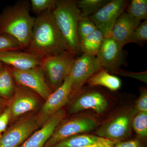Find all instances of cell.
Here are the masks:
<instances>
[{"instance_id": "cell-1", "label": "cell", "mask_w": 147, "mask_h": 147, "mask_svg": "<svg viewBox=\"0 0 147 147\" xmlns=\"http://www.w3.org/2000/svg\"><path fill=\"white\" fill-rule=\"evenodd\" d=\"M24 51L40 59L52 55L70 53L56 25L52 10L42 12L35 18L30 43Z\"/></svg>"}, {"instance_id": "cell-2", "label": "cell", "mask_w": 147, "mask_h": 147, "mask_svg": "<svg viewBox=\"0 0 147 147\" xmlns=\"http://www.w3.org/2000/svg\"><path fill=\"white\" fill-rule=\"evenodd\" d=\"M35 19L30 14V3L18 2L0 14V34L12 37L24 50L30 43Z\"/></svg>"}, {"instance_id": "cell-3", "label": "cell", "mask_w": 147, "mask_h": 147, "mask_svg": "<svg viewBox=\"0 0 147 147\" xmlns=\"http://www.w3.org/2000/svg\"><path fill=\"white\" fill-rule=\"evenodd\" d=\"M53 17L69 52L74 56L81 52L77 28L81 11L76 1L56 0L55 7L52 10Z\"/></svg>"}, {"instance_id": "cell-4", "label": "cell", "mask_w": 147, "mask_h": 147, "mask_svg": "<svg viewBox=\"0 0 147 147\" xmlns=\"http://www.w3.org/2000/svg\"><path fill=\"white\" fill-rule=\"evenodd\" d=\"M136 114L134 105L117 109L104 121L92 134L112 142H119L130 139L132 122Z\"/></svg>"}, {"instance_id": "cell-5", "label": "cell", "mask_w": 147, "mask_h": 147, "mask_svg": "<svg viewBox=\"0 0 147 147\" xmlns=\"http://www.w3.org/2000/svg\"><path fill=\"white\" fill-rule=\"evenodd\" d=\"M65 118L55 129L53 135L43 147H53L55 145L74 135L89 134L94 131L101 124L100 116L92 112H82Z\"/></svg>"}, {"instance_id": "cell-6", "label": "cell", "mask_w": 147, "mask_h": 147, "mask_svg": "<svg viewBox=\"0 0 147 147\" xmlns=\"http://www.w3.org/2000/svg\"><path fill=\"white\" fill-rule=\"evenodd\" d=\"M75 59L74 55L67 53L48 56L40 60L39 66L52 92L60 86L69 75Z\"/></svg>"}, {"instance_id": "cell-7", "label": "cell", "mask_w": 147, "mask_h": 147, "mask_svg": "<svg viewBox=\"0 0 147 147\" xmlns=\"http://www.w3.org/2000/svg\"><path fill=\"white\" fill-rule=\"evenodd\" d=\"M82 89L74 98L68 110L69 115H73L91 110L100 116L107 112L110 108L109 98L104 92L95 87Z\"/></svg>"}, {"instance_id": "cell-8", "label": "cell", "mask_w": 147, "mask_h": 147, "mask_svg": "<svg viewBox=\"0 0 147 147\" xmlns=\"http://www.w3.org/2000/svg\"><path fill=\"white\" fill-rule=\"evenodd\" d=\"M101 69L96 56L83 54L76 58L69 74L71 80L70 98L75 97L90 77Z\"/></svg>"}, {"instance_id": "cell-9", "label": "cell", "mask_w": 147, "mask_h": 147, "mask_svg": "<svg viewBox=\"0 0 147 147\" xmlns=\"http://www.w3.org/2000/svg\"><path fill=\"white\" fill-rule=\"evenodd\" d=\"M127 5L128 2L125 0H110L88 18L94 23L105 38L110 37L116 21Z\"/></svg>"}, {"instance_id": "cell-10", "label": "cell", "mask_w": 147, "mask_h": 147, "mask_svg": "<svg viewBox=\"0 0 147 147\" xmlns=\"http://www.w3.org/2000/svg\"><path fill=\"white\" fill-rule=\"evenodd\" d=\"M40 127L36 116L21 119L1 135L0 147H20Z\"/></svg>"}, {"instance_id": "cell-11", "label": "cell", "mask_w": 147, "mask_h": 147, "mask_svg": "<svg viewBox=\"0 0 147 147\" xmlns=\"http://www.w3.org/2000/svg\"><path fill=\"white\" fill-rule=\"evenodd\" d=\"M10 68L13 79L18 85L31 90L45 100L52 93L39 65L26 70Z\"/></svg>"}, {"instance_id": "cell-12", "label": "cell", "mask_w": 147, "mask_h": 147, "mask_svg": "<svg viewBox=\"0 0 147 147\" xmlns=\"http://www.w3.org/2000/svg\"><path fill=\"white\" fill-rule=\"evenodd\" d=\"M71 92V80L69 75L60 86L47 98L41 110L36 116L40 126H42L51 116L67 104L70 99Z\"/></svg>"}, {"instance_id": "cell-13", "label": "cell", "mask_w": 147, "mask_h": 147, "mask_svg": "<svg viewBox=\"0 0 147 147\" xmlns=\"http://www.w3.org/2000/svg\"><path fill=\"white\" fill-rule=\"evenodd\" d=\"M123 47L113 38H105L96 59L102 69L113 73L125 63Z\"/></svg>"}, {"instance_id": "cell-14", "label": "cell", "mask_w": 147, "mask_h": 147, "mask_svg": "<svg viewBox=\"0 0 147 147\" xmlns=\"http://www.w3.org/2000/svg\"><path fill=\"white\" fill-rule=\"evenodd\" d=\"M11 99L8 108L11 120L34 110L38 105V98L32 91L18 85Z\"/></svg>"}, {"instance_id": "cell-15", "label": "cell", "mask_w": 147, "mask_h": 147, "mask_svg": "<svg viewBox=\"0 0 147 147\" xmlns=\"http://www.w3.org/2000/svg\"><path fill=\"white\" fill-rule=\"evenodd\" d=\"M65 110L61 109L51 116L38 130L32 133L20 147H43L55 129L65 118Z\"/></svg>"}, {"instance_id": "cell-16", "label": "cell", "mask_w": 147, "mask_h": 147, "mask_svg": "<svg viewBox=\"0 0 147 147\" xmlns=\"http://www.w3.org/2000/svg\"><path fill=\"white\" fill-rule=\"evenodd\" d=\"M40 60L30 53L20 50L0 53V62L18 70H26L38 66Z\"/></svg>"}, {"instance_id": "cell-17", "label": "cell", "mask_w": 147, "mask_h": 147, "mask_svg": "<svg viewBox=\"0 0 147 147\" xmlns=\"http://www.w3.org/2000/svg\"><path fill=\"white\" fill-rule=\"evenodd\" d=\"M141 23L124 11L116 21L111 33V37L123 47L131 43L134 30Z\"/></svg>"}, {"instance_id": "cell-18", "label": "cell", "mask_w": 147, "mask_h": 147, "mask_svg": "<svg viewBox=\"0 0 147 147\" xmlns=\"http://www.w3.org/2000/svg\"><path fill=\"white\" fill-rule=\"evenodd\" d=\"M86 83L90 87L102 86L113 91L119 89L121 86L119 78L102 69L90 77Z\"/></svg>"}, {"instance_id": "cell-19", "label": "cell", "mask_w": 147, "mask_h": 147, "mask_svg": "<svg viewBox=\"0 0 147 147\" xmlns=\"http://www.w3.org/2000/svg\"><path fill=\"white\" fill-rule=\"evenodd\" d=\"M109 140L93 134L74 135L58 143L53 147H86L104 143Z\"/></svg>"}, {"instance_id": "cell-20", "label": "cell", "mask_w": 147, "mask_h": 147, "mask_svg": "<svg viewBox=\"0 0 147 147\" xmlns=\"http://www.w3.org/2000/svg\"><path fill=\"white\" fill-rule=\"evenodd\" d=\"M105 37L99 30L83 38L79 42L80 50L83 54L96 56L100 50Z\"/></svg>"}, {"instance_id": "cell-21", "label": "cell", "mask_w": 147, "mask_h": 147, "mask_svg": "<svg viewBox=\"0 0 147 147\" xmlns=\"http://www.w3.org/2000/svg\"><path fill=\"white\" fill-rule=\"evenodd\" d=\"M14 80L9 67L4 65L0 72V97L10 99L15 91Z\"/></svg>"}, {"instance_id": "cell-22", "label": "cell", "mask_w": 147, "mask_h": 147, "mask_svg": "<svg viewBox=\"0 0 147 147\" xmlns=\"http://www.w3.org/2000/svg\"><path fill=\"white\" fill-rule=\"evenodd\" d=\"M110 0H79L76 5L81 11L82 17H88L95 13Z\"/></svg>"}, {"instance_id": "cell-23", "label": "cell", "mask_w": 147, "mask_h": 147, "mask_svg": "<svg viewBox=\"0 0 147 147\" xmlns=\"http://www.w3.org/2000/svg\"><path fill=\"white\" fill-rule=\"evenodd\" d=\"M126 12L138 21L146 20L147 0H131L127 7Z\"/></svg>"}, {"instance_id": "cell-24", "label": "cell", "mask_w": 147, "mask_h": 147, "mask_svg": "<svg viewBox=\"0 0 147 147\" xmlns=\"http://www.w3.org/2000/svg\"><path fill=\"white\" fill-rule=\"evenodd\" d=\"M132 127L137 136L144 139L147 137V112H140L134 115Z\"/></svg>"}, {"instance_id": "cell-25", "label": "cell", "mask_w": 147, "mask_h": 147, "mask_svg": "<svg viewBox=\"0 0 147 147\" xmlns=\"http://www.w3.org/2000/svg\"><path fill=\"white\" fill-rule=\"evenodd\" d=\"M97 29L94 23L88 17H82L79 20L77 28V34L79 42Z\"/></svg>"}, {"instance_id": "cell-26", "label": "cell", "mask_w": 147, "mask_h": 147, "mask_svg": "<svg viewBox=\"0 0 147 147\" xmlns=\"http://www.w3.org/2000/svg\"><path fill=\"white\" fill-rule=\"evenodd\" d=\"M30 1L33 12L39 14L47 10H53L56 0H31Z\"/></svg>"}, {"instance_id": "cell-27", "label": "cell", "mask_w": 147, "mask_h": 147, "mask_svg": "<svg viewBox=\"0 0 147 147\" xmlns=\"http://www.w3.org/2000/svg\"><path fill=\"white\" fill-rule=\"evenodd\" d=\"M13 50H22L17 40L8 35L0 34V53Z\"/></svg>"}, {"instance_id": "cell-28", "label": "cell", "mask_w": 147, "mask_h": 147, "mask_svg": "<svg viewBox=\"0 0 147 147\" xmlns=\"http://www.w3.org/2000/svg\"><path fill=\"white\" fill-rule=\"evenodd\" d=\"M147 40V20L140 23L134 30L131 42L142 43Z\"/></svg>"}, {"instance_id": "cell-29", "label": "cell", "mask_w": 147, "mask_h": 147, "mask_svg": "<svg viewBox=\"0 0 147 147\" xmlns=\"http://www.w3.org/2000/svg\"><path fill=\"white\" fill-rule=\"evenodd\" d=\"M140 95L134 105L135 113L147 112V90L144 87L139 89Z\"/></svg>"}, {"instance_id": "cell-30", "label": "cell", "mask_w": 147, "mask_h": 147, "mask_svg": "<svg viewBox=\"0 0 147 147\" xmlns=\"http://www.w3.org/2000/svg\"><path fill=\"white\" fill-rule=\"evenodd\" d=\"M114 147H147V139L138 136L117 143Z\"/></svg>"}, {"instance_id": "cell-31", "label": "cell", "mask_w": 147, "mask_h": 147, "mask_svg": "<svg viewBox=\"0 0 147 147\" xmlns=\"http://www.w3.org/2000/svg\"><path fill=\"white\" fill-rule=\"evenodd\" d=\"M113 73L122 76H127L138 79L146 84H147V71L141 72H133L127 71L123 69L119 68L114 71Z\"/></svg>"}, {"instance_id": "cell-32", "label": "cell", "mask_w": 147, "mask_h": 147, "mask_svg": "<svg viewBox=\"0 0 147 147\" xmlns=\"http://www.w3.org/2000/svg\"><path fill=\"white\" fill-rule=\"evenodd\" d=\"M10 118V112L9 108L5 109L0 115V132H3L6 130Z\"/></svg>"}, {"instance_id": "cell-33", "label": "cell", "mask_w": 147, "mask_h": 147, "mask_svg": "<svg viewBox=\"0 0 147 147\" xmlns=\"http://www.w3.org/2000/svg\"><path fill=\"white\" fill-rule=\"evenodd\" d=\"M118 142L108 141L104 143L86 147H114Z\"/></svg>"}, {"instance_id": "cell-34", "label": "cell", "mask_w": 147, "mask_h": 147, "mask_svg": "<svg viewBox=\"0 0 147 147\" xmlns=\"http://www.w3.org/2000/svg\"><path fill=\"white\" fill-rule=\"evenodd\" d=\"M6 101L5 99H3L2 98L0 97V104L1 105H5L6 104Z\"/></svg>"}, {"instance_id": "cell-35", "label": "cell", "mask_w": 147, "mask_h": 147, "mask_svg": "<svg viewBox=\"0 0 147 147\" xmlns=\"http://www.w3.org/2000/svg\"><path fill=\"white\" fill-rule=\"evenodd\" d=\"M5 106V105H1L0 104V115L3 113V111L4 107Z\"/></svg>"}, {"instance_id": "cell-36", "label": "cell", "mask_w": 147, "mask_h": 147, "mask_svg": "<svg viewBox=\"0 0 147 147\" xmlns=\"http://www.w3.org/2000/svg\"><path fill=\"white\" fill-rule=\"evenodd\" d=\"M4 66V65L3 64L1 63L0 62V72L2 70Z\"/></svg>"}, {"instance_id": "cell-37", "label": "cell", "mask_w": 147, "mask_h": 147, "mask_svg": "<svg viewBox=\"0 0 147 147\" xmlns=\"http://www.w3.org/2000/svg\"><path fill=\"white\" fill-rule=\"evenodd\" d=\"M1 133L0 132V137H1Z\"/></svg>"}]
</instances>
